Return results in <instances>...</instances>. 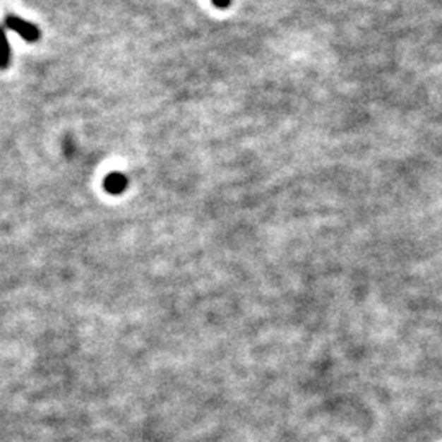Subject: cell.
Returning a JSON list of instances; mask_svg holds the SVG:
<instances>
[{
	"mask_svg": "<svg viewBox=\"0 0 442 442\" xmlns=\"http://www.w3.org/2000/svg\"><path fill=\"white\" fill-rule=\"evenodd\" d=\"M5 27L20 35L23 40L30 41V43H33V41H37L40 38L38 27H35L33 23L27 22V20L17 17V15H8V17L5 18Z\"/></svg>",
	"mask_w": 442,
	"mask_h": 442,
	"instance_id": "cell-1",
	"label": "cell"
},
{
	"mask_svg": "<svg viewBox=\"0 0 442 442\" xmlns=\"http://www.w3.org/2000/svg\"><path fill=\"white\" fill-rule=\"evenodd\" d=\"M128 187V177L121 172H110L104 181V189L112 195H120Z\"/></svg>",
	"mask_w": 442,
	"mask_h": 442,
	"instance_id": "cell-2",
	"label": "cell"
},
{
	"mask_svg": "<svg viewBox=\"0 0 442 442\" xmlns=\"http://www.w3.org/2000/svg\"><path fill=\"white\" fill-rule=\"evenodd\" d=\"M10 64V44L7 40V33L0 27V69L8 68Z\"/></svg>",
	"mask_w": 442,
	"mask_h": 442,
	"instance_id": "cell-3",
	"label": "cell"
},
{
	"mask_svg": "<svg viewBox=\"0 0 442 442\" xmlns=\"http://www.w3.org/2000/svg\"><path fill=\"white\" fill-rule=\"evenodd\" d=\"M212 2L215 7H218V8H228L233 0H212Z\"/></svg>",
	"mask_w": 442,
	"mask_h": 442,
	"instance_id": "cell-4",
	"label": "cell"
}]
</instances>
